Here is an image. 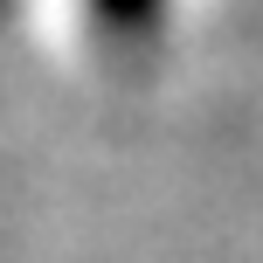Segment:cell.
I'll list each match as a JSON object with an SVG mask.
<instances>
[{
	"mask_svg": "<svg viewBox=\"0 0 263 263\" xmlns=\"http://www.w3.org/2000/svg\"><path fill=\"white\" fill-rule=\"evenodd\" d=\"M97 21V35H132V28H145V14L159 7V0H83Z\"/></svg>",
	"mask_w": 263,
	"mask_h": 263,
	"instance_id": "6da1fadb",
	"label": "cell"
}]
</instances>
